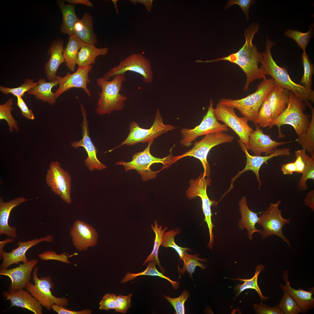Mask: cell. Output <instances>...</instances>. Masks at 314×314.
Instances as JSON below:
<instances>
[{
  "label": "cell",
  "mask_w": 314,
  "mask_h": 314,
  "mask_svg": "<svg viewBox=\"0 0 314 314\" xmlns=\"http://www.w3.org/2000/svg\"><path fill=\"white\" fill-rule=\"evenodd\" d=\"M259 29V26L256 24L253 23L249 25L244 33L245 42L242 47L236 52L212 60H199V62L227 61L237 65L246 75V80L243 90H248L250 84L254 80L266 78L258 66V64L261 63L262 61V53L258 51L256 45L252 43L254 35Z\"/></svg>",
  "instance_id": "6da1fadb"
},
{
  "label": "cell",
  "mask_w": 314,
  "mask_h": 314,
  "mask_svg": "<svg viewBox=\"0 0 314 314\" xmlns=\"http://www.w3.org/2000/svg\"><path fill=\"white\" fill-rule=\"evenodd\" d=\"M275 43L266 36L265 50L262 53L263 58L260 67L265 75L271 76L275 83L279 86L288 90L299 99L306 103L311 101L314 102V92L297 84L291 79L287 69L285 67L278 66L273 59L271 49Z\"/></svg>",
  "instance_id": "7a4b0ae2"
},
{
  "label": "cell",
  "mask_w": 314,
  "mask_h": 314,
  "mask_svg": "<svg viewBox=\"0 0 314 314\" xmlns=\"http://www.w3.org/2000/svg\"><path fill=\"white\" fill-rule=\"evenodd\" d=\"M126 79L124 74L114 75L110 81L104 77L99 78L96 81L101 91L97 104L96 113L100 115L110 114L114 111L123 110L127 98L120 93L123 83Z\"/></svg>",
  "instance_id": "3957f363"
},
{
  "label": "cell",
  "mask_w": 314,
  "mask_h": 314,
  "mask_svg": "<svg viewBox=\"0 0 314 314\" xmlns=\"http://www.w3.org/2000/svg\"><path fill=\"white\" fill-rule=\"evenodd\" d=\"M306 108L305 103L296 97L291 92L286 108L273 120L268 127V129L272 128L274 126H276L278 128V138L279 139L285 136L281 133V126L285 124H288L293 127L298 138L299 137L307 131L311 118L310 115L304 113Z\"/></svg>",
  "instance_id": "277c9868"
},
{
  "label": "cell",
  "mask_w": 314,
  "mask_h": 314,
  "mask_svg": "<svg viewBox=\"0 0 314 314\" xmlns=\"http://www.w3.org/2000/svg\"><path fill=\"white\" fill-rule=\"evenodd\" d=\"M275 83L272 78H265L258 85L256 90L253 93L239 99H222L219 103L236 108L248 121L254 123L261 106Z\"/></svg>",
  "instance_id": "5b68a950"
},
{
  "label": "cell",
  "mask_w": 314,
  "mask_h": 314,
  "mask_svg": "<svg viewBox=\"0 0 314 314\" xmlns=\"http://www.w3.org/2000/svg\"><path fill=\"white\" fill-rule=\"evenodd\" d=\"M175 128L173 125L164 123L159 109H157L153 124L149 129L141 128L137 122L132 121L129 125V133L126 138L119 146L108 151L111 152L124 145L131 146L139 143L149 142L162 134L173 131Z\"/></svg>",
  "instance_id": "8992f818"
},
{
  "label": "cell",
  "mask_w": 314,
  "mask_h": 314,
  "mask_svg": "<svg viewBox=\"0 0 314 314\" xmlns=\"http://www.w3.org/2000/svg\"><path fill=\"white\" fill-rule=\"evenodd\" d=\"M234 138L233 136L224 132L207 134L200 140L195 142L193 147L190 150L181 155L173 156L172 164L185 157H193L201 161L204 170L203 176L208 177L210 174V169L207 156L210 149L218 145L231 142Z\"/></svg>",
  "instance_id": "52a82bcc"
},
{
  "label": "cell",
  "mask_w": 314,
  "mask_h": 314,
  "mask_svg": "<svg viewBox=\"0 0 314 314\" xmlns=\"http://www.w3.org/2000/svg\"><path fill=\"white\" fill-rule=\"evenodd\" d=\"M154 140L148 142L144 150L134 154L131 161H120L116 162V165L123 166L126 172L135 170L140 174L143 181L155 178L161 170L153 171L150 169V166L154 163H159L166 167L172 164L173 156L171 154L161 158L153 156L150 152V148Z\"/></svg>",
  "instance_id": "ba28073f"
},
{
  "label": "cell",
  "mask_w": 314,
  "mask_h": 314,
  "mask_svg": "<svg viewBox=\"0 0 314 314\" xmlns=\"http://www.w3.org/2000/svg\"><path fill=\"white\" fill-rule=\"evenodd\" d=\"M211 182L209 177H204L201 174L196 179H190V187L186 191L187 197L190 199L199 197L202 201V207L205 216L204 221L206 222L208 227L210 237L208 247L212 249L214 246V236L213 232L215 225L212 223L211 207L212 206H216L217 202L215 200H210L207 194V188Z\"/></svg>",
  "instance_id": "9c48e42d"
},
{
  "label": "cell",
  "mask_w": 314,
  "mask_h": 314,
  "mask_svg": "<svg viewBox=\"0 0 314 314\" xmlns=\"http://www.w3.org/2000/svg\"><path fill=\"white\" fill-rule=\"evenodd\" d=\"M38 266L34 268L33 273V280L34 284L30 283L26 288L34 298L49 311L51 309V305L53 304L66 306L68 304V299L65 297L58 298L53 295L51 289L53 288L54 284L51 281L50 276L41 277L37 275Z\"/></svg>",
  "instance_id": "30bf717a"
},
{
  "label": "cell",
  "mask_w": 314,
  "mask_h": 314,
  "mask_svg": "<svg viewBox=\"0 0 314 314\" xmlns=\"http://www.w3.org/2000/svg\"><path fill=\"white\" fill-rule=\"evenodd\" d=\"M129 71L140 74L145 83L149 84L153 81V73L150 62L140 53L132 54L121 60L118 65L110 69L103 77L109 80L110 78L115 75L124 74Z\"/></svg>",
  "instance_id": "8fae6325"
},
{
  "label": "cell",
  "mask_w": 314,
  "mask_h": 314,
  "mask_svg": "<svg viewBox=\"0 0 314 314\" xmlns=\"http://www.w3.org/2000/svg\"><path fill=\"white\" fill-rule=\"evenodd\" d=\"M228 130L226 124H220L216 119L214 113L213 102L211 99L207 112L200 124L193 129L183 128L181 130L182 138L180 143L183 146L189 147L192 142L199 136L211 133L226 132Z\"/></svg>",
  "instance_id": "7c38bea8"
},
{
  "label": "cell",
  "mask_w": 314,
  "mask_h": 314,
  "mask_svg": "<svg viewBox=\"0 0 314 314\" xmlns=\"http://www.w3.org/2000/svg\"><path fill=\"white\" fill-rule=\"evenodd\" d=\"M281 202V200H279L275 203H271L267 209L260 215L257 224L263 228L260 233L263 239L276 235L290 247L289 240L283 233L282 229L285 224L290 223L291 219L282 217L281 211L279 209Z\"/></svg>",
  "instance_id": "4fadbf2b"
},
{
  "label": "cell",
  "mask_w": 314,
  "mask_h": 314,
  "mask_svg": "<svg viewBox=\"0 0 314 314\" xmlns=\"http://www.w3.org/2000/svg\"><path fill=\"white\" fill-rule=\"evenodd\" d=\"M214 113L217 120L231 129L238 136L239 140L250 150L249 137L254 130L248 124L247 119L244 117H238L233 108L219 103L214 108Z\"/></svg>",
  "instance_id": "5bb4252c"
},
{
  "label": "cell",
  "mask_w": 314,
  "mask_h": 314,
  "mask_svg": "<svg viewBox=\"0 0 314 314\" xmlns=\"http://www.w3.org/2000/svg\"><path fill=\"white\" fill-rule=\"evenodd\" d=\"M45 179L46 184L56 195L66 203L71 204V176L58 161L51 163Z\"/></svg>",
  "instance_id": "9a60e30c"
},
{
  "label": "cell",
  "mask_w": 314,
  "mask_h": 314,
  "mask_svg": "<svg viewBox=\"0 0 314 314\" xmlns=\"http://www.w3.org/2000/svg\"><path fill=\"white\" fill-rule=\"evenodd\" d=\"M80 107L83 117L82 122L81 124L82 138L79 141H74L72 142L71 145L72 147L75 149L82 147L85 149L88 156L85 160L84 163L89 170L93 171L96 170L101 171L105 169L106 166L101 163L98 158L97 148L92 141L89 135L88 121L87 118L86 109L81 104H80Z\"/></svg>",
  "instance_id": "2e32d148"
},
{
  "label": "cell",
  "mask_w": 314,
  "mask_h": 314,
  "mask_svg": "<svg viewBox=\"0 0 314 314\" xmlns=\"http://www.w3.org/2000/svg\"><path fill=\"white\" fill-rule=\"evenodd\" d=\"M92 65L87 66H78L76 71L71 74L68 72L65 76L61 77L56 76L59 87L54 93L56 99L63 93L73 88H81L89 97L91 96L90 91L87 87L90 81L89 73L91 71Z\"/></svg>",
  "instance_id": "e0dca14e"
},
{
  "label": "cell",
  "mask_w": 314,
  "mask_h": 314,
  "mask_svg": "<svg viewBox=\"0 0 314 314\" xmlns=\"http://www.w3.org/2000/svg\"><path fill=\"white\" fill-rule=\"evenodd\" d=\"M240 146L245 154L246 162L245 166L242 171L238 172L237 174L232 179L231 187H233V183L236 179L242 174L245 172L251 170L255 174L257 180L259 183L258 189H259L262 184L259 174V171L262 165L269 160L277 156H289L291 155V149L289 148L276 149L272 154L264 156L259 155L252 156L249 154L245 145L238 140Z\"/></svg>",
  "instance_id": "ac0fdd59"
},
{
  "label": "cell",
  "mask_w": 314,
  "mask_h": 314,
  "mask_svg": "<svg viewBox=\"0 0 314 314\" xmlns=\"http://www.w3.org/2000/svg\"><path fill=\"white\" fill-rule=\"evenodd\" d=\"M70 234L74 246L79 251H86L96 245L98 235L96 230L86 222L77 220L74 223Z\"/></svg>",
  "instance_id": "d6986e66"
},
{
  "label": "cell",
  "mask_w": 314,
  "mask_h": 314,
  "mask_svg": "<svg viewBox=\"0 0 314 314\" xmlns=\"http://www.w3.org/2000/svg\"><path fill=\"white\" fill-rule=\"evenodd\" d=\"M38 261L37 259L33 258L15 268L0 270V275L8 276L11 279V283L8 290L26 288L30 282L32 271Z\"/></svg>",
  "instance_id": "ffe728a7"
},
{
  "label": "cell",
  "mask_w": 314,
  "mask_h": 314,
  "mask_svg": "<svg viewBox=\"0 0 314 314\" xmlns=\"http://www.w3.org/2000/svg\"><path fill=\"white\" fill-rule=\"evenodd\" d=\"M53 240V236L51 235L45 237L36 238L26 241H18L16 245L18 246L16 249H13L10 252L5 251L2 253L3 261L0 266V270L6 269L11 265L18 264L19 262L25 263L28 261L26 253L31 247L43 241L50 242Z\"/></svg>",
  "instance_id": "44dd1931"
},
{
  "label": "cell",
  "mask_w": 314,
  "mask_h": 314,
  "mask_svg": "<svg viewBox=\"0 0 314 314\" xmlns=\"http://www.w3.org/2000/svg\"><path fill=\"white\" fill-rule=\"evenodd\" d=\"M256 129L249 137V143L250 150L255 155H259L265 153V155L272 154L277 147L282 145L289 144L292 141L278 142L273 140L270 135L264 134L260 126L255 124Z\"/></svg>",
  "instance_id": "7402d4cb"
},
{
  "label": "cell",
  "mask_w": 314,
  "mask_h": 314,
  "mask_svg": "<svg viewBox=\"0 0 314 314\" xmlns=\"http://www.w3.org/2000/svg\"><path fill=\"white\" fill-rule=\"evenodd\" d=\"M4 299L10 301V307H20L27 309L35 314H42V308L40 303L28 291L23 289L4 291Z\"/></svg>",
  "instance_id": "603a6c76"
},
{
  "label": "cell",
  "mask_w": 314,
  "mask_h": 314,
  "mask_svg": "<svg viewBox=\"0 0 314 314\" xmlns=\"http://www.w3.org/2000/svg\"><path fill=\"white\" fill-rule=\"evenodd\" d=\"M32 199H27L24 197L15 198L8 202L3 201L0 198V234H5L8 237L14 238L18 236L15 227L10 226L8 219L11 211L15 207L21 204Z\"/></svg>",
  "instance_id": "cb8c5ba5"
},
{
  "label": "cell",
  "mask_w": 314,
  "mask_h": 314,
  "mask_svg": "<svg viewBox=\"0 0 314 314\" xmlns=\"http://www.w3.org/2000/svg\"><path fill=\"white\" fill-rule=\"evenodd\" d=\"M63 44L61 39H56L51 43L47 53L50 55V57L45 65L44 69L47 77L49 81L56 79L58 69L65 62Z\"/></svg>",
  "instance_id": "d4e9b609"
},
{
  "label": "cell",
  "mask_w": 314,
  "mask_h": 314,
  "mask_svg": "<svg viewBox=\"0 0 314 314\" xmlns=\"http://www.w3.org/2000/svg\"><path fill=\"white\" fill-rule=\"evenodd\" d=\"M288 276V270L283 271L282 276L286 285H280L282 289L286 290L291 296L301 309L302 312L306 313L308 310L313 308L314 299L312 296L314 294L313 288L309 291L304 290L300 288L298 289H294L290 285Z\"/></svg>",
  "instance_id": "484cf974"
},
{
  "label": "cell",
  "mask_w": 314,
  "mask_h": 314,
  "mask_svg": "<svg viewBox=\"0 0 314 314\" xmlns=\"http://www.w3.org/2000/svg\"><path fill=\"white\" fill-rule=\"evenodd\" d=\"M239 206L241 217L238 222V227L241 230L246 229L248 238L251 240L253 238V235L254 233L257 232L260 233L261 230L257 229L255 227L259 220V217L258 216V213H255L249 208L245 196L242 197L240 199Z\"/></svg>",
  "instance_id": "4316f807"
},
{
  "label": "cell",
  "mask_w": 314,
  "mask_h": 314,
  "mask_svg": "<svg viewBox=\"0 0 314 314\" xmlns=\"http://www.w3.org/2000/svg\"><path fill=\"white\" fill-rule=\"evenodd\" d=\"M291 92L275 83L266 98L272 111L273 119L286 108Z\"/></svg>",
  "instance_id": "83f0119b"
},
{
  "label": "cell",
  "mask_w": 314,
  "mask_h": 314,
  "mask_svg": "<svg viewBox=\"0 0 314 314\" xmlns=\"http://www.w3.org/2000/svg\"><path fill=\"white\" fill-rule=\"evenodd\" d=\"M93 19L88 13H84L81 19H79L73 28V34L84 42L94 45L97 43V36L93 28Z\"/></svg>",
  "instance_id": "f1b7e54d"
},
{
  "label": "cell",
  "mask_w": 314,
  "mask_h": 314,
  "mask_svg": "<svg viewBox=\"0 0 314 314\" xmlns=\"http://www.w3.org/2000/svg\"><path fill=\"white\" fill-rule=\"evenodd\" d=\"M94 45L83 42L77 59L76 64L78 66H87L95 64V59L97 56L107 54L108 47L97 48Z\"/></svg>",
  "instance_id": "f546056e"
},
{
  "label": "cell",
  "mask_w": 314,
  "mask_h": 314,
  "mask_svg": "<svg viewBox=\"0 0 314 314\" xmlns=\"http://www.w3.org/2000/svg\"><path fill=\"white\" fill-rule=\"evenodd\" d=\"M38 84L29 90V94L33 95L35 97L44 102L52 105L56 101L54 93L51 91L52 88L58 84V81L55 80L46 82L44 78L40 79Z\"/></svg>",
  "instance_id": "4dcf8cb0"
},
{
  "label": "cell",
  "mask_w": 314,
  "mask_h": 314,
  "mask_svg": "<svg viewBox=\"0 0 314 314\" xmlns=\"http://www.w3.org/2000/svg\"><path fill=\"white\" fill-rule=\"evenodd\" d=\"M64 1L63 0L57 1L62 15L60 32L70 35L73 34L74 27L79 18L76 14L74 5L66 4Z\"/></svg>",
  "instance_id": "1f68e13d"
},
{
  "label": "cell",
  "mask_w": 314,
  "mask_h": 314,
  "mask_svg": "<svg viewBox=\"0 0 314 314\" xmlns=\"http://www.w3.org/2000/svg\"><path fill=\"white\" fill-rule=\"evenodd\" d=\"M63 54L66 65L71 72H74L79 51L84 42L74 34L69 35Z\"/></svg>",
  "instance_id": "d6a6232c"
},
{
  "label": "cell",
  "mask_w": 314,
  "mask_h": 314,
  "mask_svg": "<svg viewBox=\"0 0 314 314\" xmlns=\"http://www.w3.org/2000/svg\"><path fill=\"white\" fill-rule=\"evenodd\" d=\"M310 109L311 118L308 128L306 132L296 140L302 149L309 153L314 158V108L309 101L305 103Z\"/></svg>",
  "instance_id": "836d02e7"
},
{
  "label": "cell",
  "mask_w": 314,
  "mask_h": 314,
  "mask_svg": "<svg viewBox=\"0 0 314 314\" xmlns=\"http://www.w3.org/2000/svg\"><path fill=\"white\" fill-rule=\"evenodd\" d=\"M264 266L262 265H258L256 268V272L254 276L249 279H242L240 278L233 279L234 280H240L244 283L241 284L236 285L234 288L235 292V297L239 295L244 290L247 289L251 288L255 290L257 292L259 296L262 301L266 300L268 297L264 296L258 284V276L261 271L264 269Z\"/></svg>",
  "instance_id": "e575fe53"
},
{
  "label": "cell",
  "mask_w": 314,
  "mask_h": 314,
  "mask_svg": "<svg viewBox=\"0 0 314 314\" xmlns=\"http://www.w3.org/2000/svg\"><path fill=\"white\" fill-rule=\"evenodd\" d=\"M154 225L151 224V229L155 232V238L154 240V245L153 250L151 253L147 257L142 264V265H145L148 262L151 261H154L156 262L159 266L160 270L163 273L164 272V269L161 266L158 257V254L159 247L161 244L163 236L165 231L168 229L167 227L163 228L162 226L159 225V222L157 220L154 222Z\"/></svg>",
  "instance_id": "d590c367"
},
{
  "label": "cell",
  "mask_w": 314,
  "mask_h": 314,
  "mask_svg": "<svg viewBox=\"0 0 314 314\" xmlns=\"http://www.w3.org/2000/svg\"><path fill=\"white\" fill-rule=\"evenodd\" d=\"M156 263L154 261H149L146 269L143 272L137 273L130 272L126 273L122 279L121 283H124L131 281L133 280L136 277L140 276H156L169 281L171 283L174 289H176L178 288L179 286V282L171 280L169 277L165 276L163 274L159 272L156 268Z\"/></svg>",
  "instance_id": "8d00e7d4"
},
{
  "label": "cell",
  "mask_w": 314,
  "mask_h": 314,
  "mask_svg": "<svg viewBox=\"0 0 314 314\" xmlns=\"http://www.w3.org/2000/svg\"><path fill=\"white\" fill-rule=\"evenodd\" d=\"M199 254L190 255L185 251L181 259L183 262V268L180 270L181 274H183L186 271L189 274L190 276L192 278V274L195 271V267L198 266L202 269H205L206 267L203 264L199 261L207 262L206 259L201 258L198 256Z\"/></svg>",
  "instance_id": "74e56055"
},
{
  "label": "cell",
  "mask_w": 314,
  "mask_h": 314,
  "mask_svg": "<svg viewBox=\"0 0 314 314\" xmlns=\"http://www.w3.org/2000/svg\"><path fill=\"white\" fill-rule=\"evenodd\" d=\"M13 104V99L9 98L4 104L0 105V119L7 122L10 132L19 131L18 123L11 114L12 111L14 109L12 106Z\"/></svg>",
  "instance_id": "f35d334b"
},
{
  "label": "cell",
  "mask_w": 314,
  "mask_h": 314,
  "mask_svg": "<svg viewBox=\"0 0 314 314\" xmlns=\"http://www.w3.org/2000/svg\"><path fill=\"white\" fill-rule=\"evenodd\" d=\"M313 25L306 33H302L298 30L288 29L285 32V35L293 39L303 51L306 52L307 45L313 35Z\"/></svg>",
  "instance_id": "ab89813d"
},
{
  "label": "cell",
  "mask_w": 314,
  "mask_h": 314,
  "mask_svg": "<svg viewBox=\"0 0 314 314\" xmlns=\"http://www.w3.org/2000/svg\"><path fill=\"white\" fill-rule=\"evenodd\" d=\"M302 61L304 67V74L300 83L307 89H311L312 85V77L314 73L313 64L310 60L309 56L306 52L301 55Z\"/></svg>",
  "instance_id": "60d3db41"
},
{
  "label": "cell",
  "mask_w": 314,
  "mask_h": 314,
  "mask_svg": "<svg viewBox=\"0 0 314 314\" xmlns=\"http://www.w3.org/2000/svg\"><path fill=\"white\" fill-rule=\"evenodd\" d=\"M180 229L176 228L168 231L165 232L161 246L163 247H170L174 249L179 254L181 259L184 252L189 250L190 249L187 247H182L178 246L175 242L174 238L175 236L180 233Z\"/></svg>",
  "instance_id": "b9f144b4"
},
{
  "label": "cell",
  "mask_w": 314,
  "mask_h": 314,
  "mask_svg": "<svg viewBox=\"0 0 314 314\" xmlns=\"http://www.w3.org/2000/svg\"><path fill=\"white\" fill-rule=\"evenodd\" d=\"M283 296L279 306L284 314H297L302 310L291 296L285 290L282 289Z\"/></svg>",
  "instance_id": "7bdbcfd3"
},
{
  "label": "cell",
  "mask_w": 314,
  "mask_h": 314,
  "mask_svg": "<svg viewBox=\"0 0 314 314\" xmlns=\"http://www.w3.org/2000/svg\"><path fill=\"white\" fill-rule=\"evenodd\" d=\"M38 83V82H34L33 79L25 78L24 82L17 88H9L0 85V91L5 95L11 94L16 97H22L25 92L37 85Z\"/></svg>",
  "instance_id": "ee69618b"
},
{
  "label": "cell",
  "mask_w": 314,
  "mask_h": 314,
  "mask_svg": "<svg viewBox=\"0 0 314 314\" xmlns=\"http://www.w3.org/2000/svg\"><path fill=\"white\" fill-rule=\"evenodd\" d=\"M273 120L272 111L266 99L259 110L254 123L260 127L265 128L268 127Z\"/></svg>",
  "instance_id": "f6af8a7d"
},
{
  "label": "cell",
  "mask_w": 314,
  "mask_h": 314,
  "mask_svg": "<svg viewBox=\"0 0 314 314\" xmlns=\"http://www.w3.org/2000/svg\"><path fill=\"white\" fill-rule=\"evenodd\" d=\"M299 179L297 187L301 191H305L308 188L306 182L308 179H312L314 182V158H312L302 173Z\"/></svg>",
  "instance_id": "bcb514c9"
},
{
  "label": "cell",
  "mask_w": 314,
  "mask_h": 314,
  "mask_svg": "<svg viewBox=\"0 0 314 314\" xmlns=\"http://www.w3.org/2000/svg\"><path fill=\"white\" fill-rule=\"evenodd\" d=\"M188 291L185 290L181 295L176 298H172L164 295L165 298L172 304L175 309L176 314H185L184 303L190 296Z\"/></svg>",
  "instance_id": "7dc6e473"
},
{
  "label": "cell",
  "mask_w": 314,
  "mask_h": 314,
  "mask_svg": "<svg viewBox=\"0 0 314 314\" xmlns=\"http://www.w3.org/2000/svg\"><path fill=\"white\" fill-rule=\"evenodd\" d=\"M306 151L302 149L296 150L295 155L296 160L295 161L297 173H302L312 158L306 153Z\"/></svg>",
  "instance_id": "c3c4849f"
},
{
  "label": "cell",
  "mask_w": 314,
  "mask_h": 314,
  "mask_svg": "<svg viewBox=\"0 0 314 314\" xmlns=\"http://www.w3.org/2000/svg\"><path fill=\"white\" fill-rule=\"evenodd\" d=\"M68 254L64 252L60 254H57L52 251H48L39 254V258L43 261L49 260H57L67 264H71V262L68 260Z\"/></svg>",
  "instance_id": "681fc988"
},
{
  "label": "cell",
  "mask_w": 314,
  "mask_h": 314,
  "mask_svg": "<svg viewBox=\"0 0 314 314\" xmlns=\"http://www.w3.org/2000/svg\"><path fill=\"white\" fill-rule=\"evenodd\" d=\"M132 295L129 294L126 296L119 295L117 296L115 300L116 312L126 313L129 308L131 307V297Z\"/></svg>",
  "instance_id": "f907efd6"
},
{
  "label": "cell",
  "mask_w": 314,
  "mask_h": 314,
  "mask_svg": "<svg viewBox=\"0 0 314 314\" xmlns=\"http://www.w3.org/2000/svg\"><path fill=\"white\" fill-rule=\"evenodd\" d=\"M256 313L259 314H284L279 305L270 307L262 302L253 306Z\"/></svg>",
  "instance_id": "816d5d0a"
},
{
  "label": "cell",
  "mask_w": 314,
  "mask_h": 314,
  "mask_svg": "<svg viewBox=\"0 0 314 314\" xmlns=\"http://www.w3.org/2000/svg\"><path fill=\"white\" fill-rule=\"evenodd\" d=\"M116 297L117 296L114 294H106L99 302V309L106 311L112 309L115 310Z\"/></svg>",
  "instance_id": "f5cc1de1"
},
{
  "label": "cell",
  "mask_w": 314,
  "mask_h": 314,
  "mask_svg": "<svg viewBox=\"0 0 314 314\" xmlns=\"http://www.w3.org/2000/svg\"><path fill=\"white\" fill-rule=\"evenodd\" d=\"M253 1L251 0H230L227 3L225 8H227L234 4L238 5L241 7L248 21L249 7Z\"/></svg>",
  "instance_id": "db71d44e"
},
{
  "label": "cell",
  "mask_w": 314,
  "mask_h": 314,
  "mask_svg": "<svg viewBox=\"0 0 314 314\" xmlns=\"http://www.w3.org/2000/svg\"><path fill=\"white\" fill-rule=\"evenodd\" d=\"M16 105L20 109L22 115L28 120L35 119L34 113L29 109L22 97H17Z\"/></svg>",
  "instance_id": "11a10c76"
},
{
  "label": "cell",
  "mask_w": 314,
  "mask_h": 314,
  "mask_svg": "<svg viewBox=\"0 0 314 314\" xmlns=\"http://www.w3.org/2000/svg\"><path fill=\"white\" fill-rule=\"evenodd\" d=\"M53 310L58 314H91L92 311L90 309H84L80 311H74L67 309L65 307L55 304L51 305Z\"/></svg>",
  "instance_id": "9f6ffc18"
},
{
  "label": "cell",
  "mask_w": 314,
  "mask_h": 314,
  "mask_svg": "<svg viewBox=\"0 0 314 314\" xmlns=\"http://www.w3.org/2000/svg\"><path fill=\"white\" fill-rule=\"evenodd\" d=\"M281 169L284 175H292L294 172H296V167L295 162L282 164Z\"/></svg>",
  "instance_id": "6f0895ef"
},
{
  "label": "cell",
  "mask_w": 314,
  "mask_h": 314,
  "mask_svg": "<svg viewBox=\"0 0 314 314\" xmlns=\"http://www.w3.org/2000/svg\"><path fill=\"white\" fill-rule=\"evenodd\" d=\"M304 204L311 210H314V190H312L307 193L304 200Z\"/></svg>",
  "instance_id": "680465c9"
},
{
  "label": "cell",
  "mask_w": 314,
  "mask_h": 314,
  "mask_svg": "<svg viewBox=\"0 0 314 314\" xmlns=\"http://www.w3.org/2000/svg\"><path fill=\"white\" fill-rule=\"evenodd\" d=\"M65 1L72 5L81 4L90 7H93L92 3L88 0H66Z\"/></svg>",
  "instance_id": "91938a15"
},
{
  "label": "cell",
  "mask_w": 314,
  "mask_h": 314,
  "mask_svg": "<svg viewBox=\"0 0 314 314\" xmlns=\"http://www.w3.org/2000/svg\"><path fill=\"white\" fill-rule=\"evenodd\" d=\"M152 0H130V1L134 4H135L137 3H139L143 4L145 6L147 10L149 11H150L151 10L152 7Z\"/></svg>",
  "instance_id": "94428289"
},
{
  "label": "cell",
  "mask_w": 314,
  "mask_h": 314,
  "mask_svg": "<svg viewBox=\"0 0 314 314\" xmlns=\"http://www.w3.org/2000/svg\"><path fill=\"white\" fill-rule=\"evenodd\" d=\"M15 240V238L11 237V238H8L5 240L0 241V259H1L2 258V253L3 251V248L4 246L6 244L13 242Z\"/></svg>",
  "instance_id": "6125c7cd"
},
{
  "label": "cell",
  "mask_w": 314,
  "mask_h": 314,
  "mask_svg": "<svg viewBox=\"0 0 314 314\" xmlns=\"http://www.w3.org/2000/svg\"><path fill=\"white\" fill-rule=\"evenodd\" d=\"M112 1H113V2L115 6V8H116V12H117V13H118V9H117V3H116V2H117V0H112Z\"/></svg>",
  "instance_id": "be15d7a7"
}]
</instances>
